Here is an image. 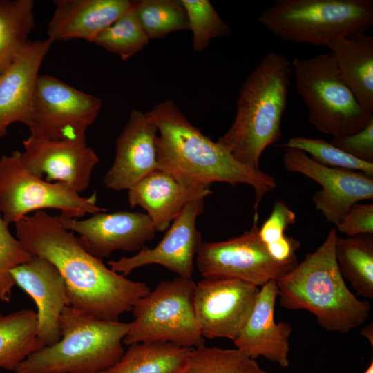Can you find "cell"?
Returning <instances> with one entry per match:
<instances>
[{
	"mask_svg": "<svg viewBox=\"0 0 373 373\" xmlns=\"http://www.w3.org/2000/svg\"><path fill=\"white\" fill-rule=\"evenodd\" d=\"M17 239L34 256L53 264L63 277L70 306L102 320L118 321L151 290L106 266L78 236L44 210L15 223Z\"/></svg>",
	"mask_w": 373,
	"mask_h": 373,
	"instance_id": "cell-1",
	"label": "cell"
},
{
	"mask_svg": "<svg viewBox=\"0 0 373 373\" xmlns=\"http://www.w3.org/2000/svg\"><path fill=\"white\" fill-rule=\"evenodd\" d=\"M146 115L159 132L158 169L180 182L210 186L216 182L249 185L255 193V213L262 198L276 187L274 177L240 164L224 147L204 135L172 100L157 104Z\"/></svg>",
	"mask_w": 373,
	"mask_h": 373,
	"instance_id": "cell-2",
	"label": "cell"
},
{
	"mask_svg": "<svg viewBox=\"0 0 373 373\" xmlns=\"http://www.w3.org/2000/svg\"><path fill=\"white\" fill-rule=\"evenodd\" d=\"M292 66L276 52L266 54L243 82L229 130L216 141L240 164L260 169L263 151L282 136Z\"/></svg>",
	"mask_w": 373,
	"mask_h": 373,
	"instance_id": "cell-3",
	"label": "cell"
},
{
	"mask_svg": "<svg viewBox=\"0 0 373 373\" xmlns=\"http://www.w3.org/2000/svg\"><path fill=\"white\" fill-rule=\"evenodd\" d=\"M336 236L332 228L314 251L276 280L278 297L282 307L307 310L325 329L347 333L367 321L371 305L346 285L334 255Z\"/></svg>",
	"mask_w": 373,
	"mask_h": 373,
	"instance_id": "cell-4",
	"label": "cell"
},
{
	"mask_svg": "<svg viewBox=\"0 0 373 373\" xmlns=\"http://www.w3.org/2000/svg\"><path fill=\"white\" fill-rule=\"evenodd\" d=\"M59 327L60 340L30 354L16 373H101L124 354L130 323L99 319L69 305Z\"/></svg>",
	"mask_w": 373,
	"mask_h": 373,
	"instance_id": "cell-5",
	"label": "cell"
},
{
	"mask_svg": "<svg viewBox=\"0 0 373 373\" xmlns=\"http://www.w3.org/2000/svg\"><path fill=\"white\" fill-rule=\"evenodd\" d=\"M258 20L285 41L326 46L334 39L370 29L373 1L277 0Z\"/></svg>",
	"mask_w": 373,
	"mask_h": 373,
	"instance_id": "cell-6",
	"label": "cell"
},
{
	"mask_svg": "<svg viewBox=\"0 0 373 373\" xmlns=\"http://www.w3.org/2000/svg\"><path fill=\"white\" fill-rule=\"evenodd\" d=\"M298 94L308 109V120L332 137L350 135L373 120L343 82L332 54H320L292 63Z\"/></svg>",
	"mask_w": 373,
	"mask_h": 373,
	"instance_id": "cell-7",
	"label": "cell"
},
{
	"mask_svg": "<svg viewBox=\"0 0 373 373\" xmlns=\"http://www.w3.org/2000/svg\"><path fill=\"white\" fill-rule=\"evenodd\" d=\"M195 283L180 276L161 281L134 305V319L123 343H171L193 349L204 345L195 315Z\"/></svg>",
	"mask_w": 373,
	"mask_h": 373,
	"instance_id": "cell-8",
	"label": "cell"
},
{
	"mask_svg": "<svg viewBox=\"0 0 373 373\" xmlns=\"http://www.w3.org/2000/svg\"><path fill=\"white\" fill-rule=\"evenodd\" d=\"M60 210L61 214L79 218L87 213L107 211L97 204V195L83 197L66 184L50 182L32 173L21 151L0 158V212L8 225L31 211Z\"/></svg>",
	"mask_w": 373,
	"mask_h": 373,
	"instance_id": "cell-9",
	"label": "cell"
},
{
	"mask_svg": "<svg viewBox=\"0 0 373 373\" xmlns=\"http://www.w3.org/2000/svg\"><path fill=\"white\" fill-rule=\"evenodd\" d=\"M258 213L250 229L227 240L203 242L195 257L204 278H233L261 287L291 271L297 259L275 260L259 236Z\"/></svg>",
	"mask_w": 373,
	"mask_h": 373,
	"instance_id": "cell-10",
	"label": "cell"
},
{
	"mask_svg": "<svg viewBox=\"0 0 373 373\" xmlns=\"http://www.w3.org/2000/svg\"><path fill=\"white\" fill-rule=\"evenodd\" d=\"M102 104L99 98L55 77L39 75L28 125L30 135L52 140L86 139V132L98 116Z\"/></svg>",
	"mask_w": 373,
	"mask_h": 373,
	"instance_id": "cell-11",
	"label": "cell"
},
{
	"mask_svg": "<svg viewBox=\"0 0 373 373\" xmlns=\"http://www.w3.org/2000/svg\"><path fill=\"white\" fill-rule=\"evenodd\" d=\"M259 288L233 278H204L195 284L193 305L204 338L238 336L254 305Z\"/></svg>",
	"mask_w": 373,
	"mask_h": 373,
	"instance_id": "cell-12",
	"label": "cell"
},
{
	"mask_svg": "<svg viewBox=\"0 0 373 373\" xmlns=\"http://www.w3.org/2000/svg\"><path fill=\"white\" fill-rule=\"evenodd\" d=\"M283 163L287 171L300 173L321 186L313 202L326 220L336 226L353 204L373 199V178L363 173L323 166L292 149H285Z\"/></svg>",
	"mask_w": 373,
	"mask_h": 373,
	"instance_id": "cell-13",
	"label": "cell"
},
{
	"mask_svg": "<svg viewBox=\"0 0 373 373\" xmlns=\"http://www.w3.org/2000/svg\"><path fill=\"white\" fill-rule=\"evenodd\" d=\"M204 209V198L187 204L157 246L153 248L144 246L134 256L111 260L108 262L109 267L126 276L137 268L160 265L180 277L191 278L195 259L203 242L196 221Z\"/></svg>",
	"mask_w": 373,
	"mask_h": 373,
	"instance_id": "cell-14",
	"label": "cell"
},
{
	"mask_svg": "<svg viewBox=\"0 0 373 373\" xmlns=\"http://www.w3.org/2000/svg\"><path fill=\"white\" fill-rule=\"evenodd\" d=\"M56 217L64 227L78 234L88 252L102 260L117 250L139 251L156 231L149 216L140 212L102 211L84 220Z\"/></svg>",
	"mask_w": 373,
	"mask_h": 373,
	"instance_id": "cell-15",
	"label": "cell"
},
{
	"mask_svg": "<svg viewBox=\"0 0 373 373\" xmlns=\"http://www.w3.org/2000/svg\"><path fill=\"white\" fill-rule=\"evenodd\" d=\"M22 142L25 164L37 176L64 183L78 193L89 186L99 158L86 139L52 140L30 135Z\"/></svg>",
	"mask_w": 373,
	"mask_h": 373,
	"instance_id": "cell-16",
	"label": "cell"
},
{
	"mask_svg": "<svg viewBox=\"0 0 373 373\" xmlns=\"http://www.w3.org/2000/svg\"><path fill=\"white\" fill-rule=\"evenodd\" d=\"M158 129L146 113L133 109L119 135L115 156L105 174V186L119 191L128 190L151 172L158 169L156 140Z\"/></svg>",
	"mask_w": 373,
	"mask_h": 373,
	"instance_id": "cell-17",
	"label": "cell"
},
{
	"mask_svg": "<svg viewBox=\"0 0 373 373\" xmlns=\"http://www.w3.org/2000/svg\"><path fill=\"white\" fill-rule=\"evenodd\" d=\"M15 285L35 301L37 308L38 336L45 346L61 338L59 318L69 306L66 283L57 267L49 260L34 256L11 271Z\"/></svg>",
	"mask_w": 373,
	"mask_h": 373,
	"instance_id": "cell-18",
	"label": "cell"
},
{
	"mask_svg": "<svg viewBox=\"0 0 373 373\" xmlns=\"http://www.w3.org/2000/svg\"><path fill=\"white\" fill-rule=\"evenodd\" d=\"M278 298L276 280L261 287L244 327L233 341L236 348L249 357L262 356L283 368L289 365V338L291 325L285 321L276 323L274 310Z\"/></svg>",
	"mask_w": 373,
	"mask_h": 373,
	"instance_id": "cell-19",
	"label": "cell"
},
{
	"mask_svg": "<svg viewBox=\"0 0 373 373\" xmlns=\"http://www.w3.org/2000/svg\"><path fill=\"white\" fill-rule=\"evenodd\" d=\"M52 44L48 39L30 41L0 74V138L12 123L28 125L39 71Z\"/></svg>",
	"mask_w": 373,
	"mask_h": 373,
	"instance_id": "cell-20",
	"label": "cell"
},
{
	"mask_svg": "<svg viewBox=\"0 0 373 373\" xmlns=\"http://www.w3.org/2000/svg\"><path fill=\"white\" fill-rule=\"evenodd\" d=\"M128 191L130 207L143 208L156 231H166L187 204L213 193L210 186L186 184L159 169L146 175Z\"/></svg>",
	"mask_w": 373,
	"mask_h": 373,
	"instance_id": "cell-21",
	"label": "cell"
},
{
	"mask_svg": "<svg viewBox=\"0 0 373 373\" xmlns=\"http://www.w3.org/2000/svg\"><path fill=\"white\" fill-rule=\"evenodd\" d=\"M132 3L128 0H56L47 39L52 43L79 39L92 42Z\"/></svg>",
	"mask_w": 373,
	"mask_h": 373,
	"instance_id": "cell-22",
	"label": "cell"
},
{
	"mask_svg": "<svg viewBox=\"0 0 373 373\" xmlns=\"http://www.w3.org/2000/svg\"><path fill=\"white\" fill-rule=\"evenodd\" d=\"M341 76L360 106L373 113V37L365 33L341 37L326 45Z\"/></svg>",
	"mask_w": 373,
	"mask_h": 373,
	"instance_id": "cell-23",
	"label": "cell"
},
{
	"mask_svg": "<svg viewBox=\"0 0 373 373\" xmlns=\"http://www.w3.org/2000/svg\"><path fill=\"white\" fill-rule=\"evenodd\" d=\"M191 350L171 343H133L117 362L101 373H180Z\"/></svg>",
	"mask_w": 373,
	"mask_h": 373,
	"instance_id": "cell-24",
	"label": "cell"
},
{
	"mask_svg": "<svg viewBox=\"0 0 373 373\" xmlns=\"http://www.w3.org/2000/svg\"><path fill=\"white\" fill-rule=\"evenodd\" d=\"M37 325V313L31 309L0 314V368L15 372L30 354L45 346Z\"/></svg>",
	"mask_w": 373,
	"mask_h": 373,
	"instance_id": "cell-25",
	"label": "cell"
},
{
	"mask_svg": "<svg viewBox=\"0 0 373 373\" xmlns=\"http://www.w3.org/2000/svg\"><path fill=\"white\" fill-rule=\"evenodd\" d=\"M334 255L339 271L356 296L373 298V234L337 235Z\"/></svg>",
	"mask_w": 373,
	"mask_h": 373,
	"instance_id": "cell-26",
	"label": "cell"
},
{
	"mask_svg": "<svg viewBox=\"0 0 373 373\" xmlns=\"http://www.w3.org/2000/svg\"><path fill=\"white\" fill-rule=\"evenodd\" d=\"M33 10L32 0H0V74L30 43Z\"/></svg>",
	"mask_w": 373,
	"mask_h": 373,
	"instance_id": "cell-27",
	"label": "cell"
},
{
	"mask_svg": "<svg viewBox=\"0 0 373 373\" xmlns=\"http://www.w3.org/2000/svg\"><path fill=\"white\" fill-rule=\"evenodd\" d=\"M180 373H268L258 362L237 348L202 345L192 349Z\"/></svg>",
	"mask_w": 373,
	"mask_h": 373,
	"instance_id": "cell-28",
	"label": "cell"
},
{
	"mask_svg": "<svg viewBox=\"0 0 373 373\" xmlns=\"http://www.w3.org/2000/svg\"><path fill=\"white\" fill-rule=\"evenodd\" d=\"M139 21L150 39H159L168 34L189 30L186 10L178 0H142L134 1Z\"/></svg>",
	"mask_w": 373,
	"mask_h": 373,
	"instance_id": "cell-29",
	"label": "cell"
},
{
	"mask_svg": "<svg viewBox=\"0 0 373 373\" xmlns=\"http://www.w3.org/2000/svg\"><path fill=\"white\" fill-rule=\"evenodd\" d=\"M149 41V38L139 21L133 1L131 8L99 34L92 43L126 61L143 49Z\"/></svg>",
	"mask_w": 373,
	"mask_h": 373,
	"instance_id": "cell-30",
	"label": "cell"
},
{
	"mask_svg": "<svg viewBox=\"0 0 373 373\" xmlns=\"http://www.w3.org/2000/svg\"><path fill=\"white\" fill-rule=\"evenodd\" d=\"M284 146L286 149L301 151L323 166L354 171H359L373 178V163L354 157L323 139L302 136L292 137Z\"/></svg>",
	"mask_w": 373,
	"mask_h": 373,
	"instance_id": "cell-31",
	"label": "cell"
},
{
	"mask_svg": "<svg viewBox=\"0 0 373 373\" xmlns=\"http://www.w3.org/2000/svg\"><path fill=\"white\" fill-rule=\"evenodd\" d=\"M187 15L189 30L193 33V48L202 51L216 37L227 36L229 26L220 17L209 0H180Z\"/></svg>",
	"mask_w": 373,
	"mask_h": 373,
	"instance_id": "cell-32",
	"label": "cell"
},
{
	"mask_svg": "<svg viewBox=\"0 0 373 373\" xmlns=\"http://www.w3.org/2000/svg\"><path fill=\"white\" fill-rule=\"evenodd\" d=\"M30 253L10 233L0 214V300L9 302L15 285L11 271L30 260Z\"/></svg>",
	"mask_w": 373,
	"mask_h": 373,
	"instance_id": "cell-33",
	"label": "cell"
},
{
	"mask_svg": "<svg viewBox=\"0 0 373 373\" xmlns=\"http://www.w3.org/2000/svg\"><path fill=\"white\" fill-rule=\"evenodd\" d=\"M296 219L295 213L285 203L281 200L275 202L269 216L259 228L261 240L267 245L282 238Z\"/></svg>",
	"mask_w": 373,
	"mask_h": 373,
	"instance_id": "cell-34",
	"label": "cell"
},
{
	"mask_svg": "<svg viewBox=\"0 0 373 373\" xmlns=\"http://www.w3.org/2000/svg\"><path fill=\"white\" fill-rule=\"evenodd\" d=\"M329 142L354 157L373 163V120L361 131L347 136L332 137Z\"/></svg>",
	"mask_w": 373,
	"mask_h": 373,
	"instance_id": "cell-35",
	"label": "cell"
},
{
	"mask_svg": "<svg viewBox=\"0 0 373 373\" xmlns=\"http://www.w3.org/2000/svg\"><path fill=\"white\" fill-rule=\"evenodd\" d=\"M336 229L348 236L373 234V204L358 202L353 204Z\"/></svg>",
	"mask_w": 373,
	"mask_h": 373,
	"instance_id": "cell-36",
	"label": "cell"
},
{
	"mask_svg": "<svg viewBox=\"0 0 373 373\" xmlns=\"http://www.w3.org/2000/svg\"><path fill=\"white\" fill-rule=\"evenodd\" d=\"M265 245L269 254L275 260L286 262L297 259L295 252L299 249L300 244L294 238L285 235L275 242Z\"/></svg>",
	"mask_w": 373,
	"mask_h": 373,
	"instance_id": "cell-37",
	"label": "cell"
},
{
	"mask_svg": "<svg viewBox=\"0 0 373 373\" xmlns=\"http://www.w3.org/2000/svg\"><path fill=\"white\" fill-rule=\"evenodd\" d=\"M360 334L367 338L373 347V325L372 323L364 327L360 332Z\"/></svg>",
	"mask_w": 373,
	"mask_h": 373,
	"instance_id": "cell-38",
	"label": "cell"
},
{
	"mask_svg": "<svg viewBox=\"0 0 373 373\" xmlns=\"http://www.w3.org/2000/svg\"><path fill=\"white\" fill-rule=\"evenodd\" d=\"M363 373H373V361H372Z\"/></svg>",
	"mask_w": 373,
	"mask_h": 373,
	"instance_id": "cell-39",
	"label": "cell"
},
{
	"mask_svg": "<svg viewBox=\"0 0 373 373\" xmlns=\"http://www.w3.org/2000/svg\"><path fill=\"white\" fill-rule=\"evenodd\" d=\"M0 314H1V313H0Z\"/></svg>",
	"mask_w": 373,
	"mask_h": 373,
	"instance_id": "cell-40",
	"label": "cell"
}]
</instances>
